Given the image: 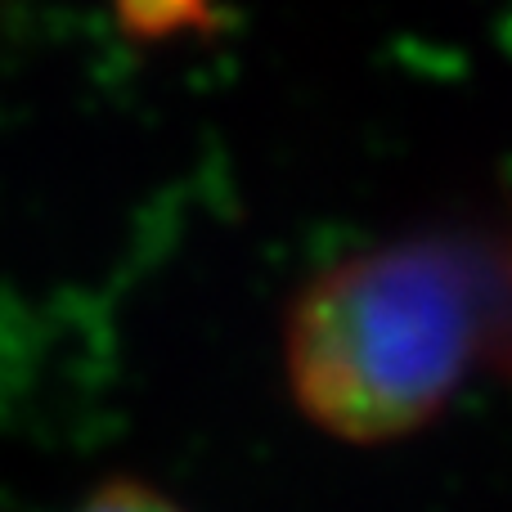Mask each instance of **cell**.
Returning a JSON list of instances; mask_svg holds the SVG:
<instances>
[{
	"label": "cell",
	"mask_w": 512,
	"mask_h": 512,
	"mask_svg": "<svg viewBox=\"0 0 512 512\" xmlns=\"http://www.w3.org/2000/svg\"><path fill=\"white\" fill-rule=\"evenodd\" d=\"M481 373L512 382V239L427 234L355 252L292 306V396L342 441H400Z\"/></svg>",
	"instance_id": "1"
},
{
	"label": "cell",
	"mask_w": 512,
	"mask_h": 512,
	"mask_svg": "<svg viewBox=\"0 0 512 512\" xmlns=\"http://www.w3.org/2000/svg\"><path fill=\"white\" fill-rule=\"evenodd\" d=\"M86 512H176L167 499H158L153 490L131 486V481H117V486H104L95 499L86 504Z\"/></svg>",
	"instance_id": "2"
}]
</instances>
